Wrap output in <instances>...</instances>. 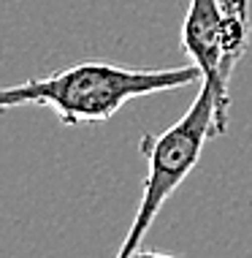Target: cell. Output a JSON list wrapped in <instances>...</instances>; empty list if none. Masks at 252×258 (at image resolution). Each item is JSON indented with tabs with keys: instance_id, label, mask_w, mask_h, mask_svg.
I'll return each mask as SVG.
<instances>
[{
	"instance_id": "6da1fadb",
	"label": "cell",
	"mask_w": 252,
	"mask_h": 258,
	"mask_svg": "<svg viewBox=\"0 0 252 258\" xmlns=\"http://www.w3.org/2000/svg\"><path fill=\"white\" fill-rule=\"evenodd\" d=\"M201 82L198 66L122 68L106 60H81L25 85L0 90V111L17 106H49L68 128L106 122L125 103Z\"/></svg>"
},
{
	"instance_id": "7a4b0ae2",
	"label": "cell",
	"mask_w": 252,
	"mask_h": 258,
	"mask_svg": "<svg viewBox=\"0 0 252 258\" xmlns=\"http://www.w3.org/2000/svg\"><path fill=\"white\" fill-rule=\"evenodd\" d=\"M212 136H222L220 122H217V93L212 82L201 79L195 101L171 128H165L163 134H155V136L152 134L141 136L138 150L146 158V179H144L141 204L136 209V218L130 223L122 247L117 250L120 258H130L141 253V242L146 231L152 228V223H155L157 212L171 199V193H177V187L198 166L204 144Z\"/></svg>"
},
{
	"instance_id": "3957f363",
	"label": "cell",
	"mask_w": 252,
	"mask_h": 258,
	"mask_svg": "<svg viewBox=\"0 0 252 258\" xmlns=\"http://www.w3.org/2000/svg\"><path fill=\"white\" fill-rule=\"evenodd\" d=\"M220 6H225V9H249V0H220Z\"/></svg>"
}]
</instances>
